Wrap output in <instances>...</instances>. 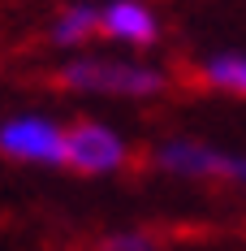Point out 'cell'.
Instances as JSON below:
<instances>
[{
  "label": "cell",
  "mask_w": 246,
  "mask_h": 251,
  "mask_svg": "<svg viewBox=\"0 0 246 251\" xmlns=\"http://www.w3.org/2000/svg\"><path fill=\"white\" fill-rule=\"evenodd\" d=\"M61 78L74 91H108V96H156L164 87L160 70L138 61H112V56H78L61 70Z\"/></svg>",
  "instance_id": "cell-1"
},
{
  "label": "cell",
  "mask_w": 246,
  "mask_h": 251,
  "mask_svg": "<svg viewBox=\"0 0 246 251\" xmlns=\"http://www.w3.org/2000/svg\"><path fill=\"white\" fill-rule=\"evenodd\" d=\"M147 251H151V247H147Z\"/></svg>",
  "instance_id": "cell-9"
},
{
  "label": "cell",
  "mask_w": 246,
  "mask_h": 251,
  "mask_svg": "<svg viewBox=\"0 0 246 251\" xmlns=\"http://www.w3.org/2000/svg\"><path fill=\"white\" fill-rule=\"evenodd\" d=\"M99 30L121 39V44H138L143 48V44H151L160 35V22H156V13L143 0H112V4L99 9Z\"/></svg>",
  "instance_id": "cell-5"
},
{
  "label": "cell",
  "mask_w": 246,
  "mask_h": 251,
  "mask_svg": "<svg viewBox=\"0 0 246 251\" xmlns=\"http://www.w3.org/2000/svg\"><path fill=\"white\" fill-rule=\"evenodd\" d=\"M0 151L30 165H65V130L48 117H13L0 126Z\"/></svg>",
  "instance_id": "cell-3"
},
{
  "label": "cell",
  "mask_w": 246,
  "mask_h": 251,
  "mask_svg": "<svg viewBox=\"0 0 246 251\" xmlns=\"http://www.w3.org/2000/svg\"><path fill=\"white\" fill-rule=\"evenodd\" d=\"M233 177H246V160H238V156H233Z\"/></svg>",
  "instance_id": "cell-8"
},
{
  "label": "cell",
  "mask_w": 246,
  "mask_h": 251,
  "mask_svg": "<svg viewBox=\"0 0 246 251\" xmlns=\"http://www.w3.org/2000/svg\"><path fill=\"white\" fill-rule=\"evenodd\" d=\"M65 165L78 174H112L125 165V139L104 122H82L65 130Z\"/></svg>",
  "instance_id": "cell-2"
},
{
  "label": "cell",
  "mask_w": 246,
  "mask_h": 251,
  "mask_svg": "<svg viewBox=\"0 0 246 251\" xmlns=\"http://www.w3.org/2000/svg\"><path fill=\"white\" fill-rule=\"evenodd\" d=\"M160 169L181 177H212V174H233V156L207 148V143H195V139H173L156 151Z\"/></svg>",
  "instance_id": "cell-4"
},
{
  "label": "cell",
  "mask_w": 246,
  "mask_h": 251,
  "mask_svg": "<svg viewBox=\"0 0 246 251\" xmlns=\"http://www.w3.org/2000/svg\"><path fill=\"white\" fill-rule=\"evenodd\" d=\"M203 78L221 91H233V96H246V52H221L203 65Z\"/></svg>",
  "instance_id": "cell-6"
},
{
  "label": "cell",
  "mask_w": 246,
  "mask_h": 251,
  "mask_svg": "<svg viewBox=\"0 0 246 251\" xmlns=\"http://www.w3.org/2000/svg\"><path fill=\"white\" fill-rule=\"evenodd\" d=\"M91 30H99V9L69 4V9L52 22V39H56V44H82Z\"/></svg>",
  "instance_id": "cell-7"
}]
</instances>
